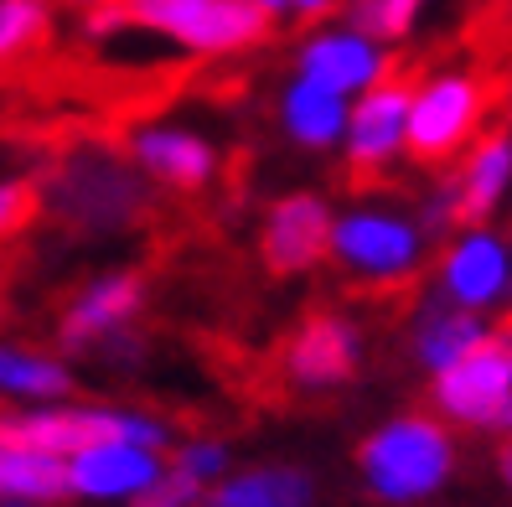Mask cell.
I'll use <instances>...</instances> for the list:
<instances>
[{"mask_svg":"<svg viewBox=\"0 0 512 507\" xmlns=\"http://www.w3.org/2000/svg\"><path fill=\"white\" fill-rule=\"evenodd\" d=\"M78 394V368L57 347H32L0 337V409L11 404H47Z\"/></svg>","mask_w":512,"mask_h":507,"instance_id":"obj_19","label":"cell"},{"mask_svg":"<svg viewBox=\"0 0 512 507\" xmlns=\"http://www.w3.org/2000/svg\"><path fill=\"white\" fill-rule=\"evenodd\" d=\"M368 368V326L342 306H316L295 321V332L280 347L285 389L306 399H331L352 389Z\"/></svg>","mask_w":512,"mask_h":507,"instance_id":"obj_8","label":"cell"},{"mask_svg":"<svg viewBox=\"0 0 512 507\" xmlns=\"http://www.w3.org/2000/svg\"><path fill=\"white\" fill-rule=\"evenodd\" d=\"M414 213H419V223L435 233V244H440L450 228H461V207H456V192H450L445 171L425 182V192H419V202H414Z\"/></svg>","mask_w":512,"mask_h":507,"instance_id":"obj_25","label":"cell"},{"mask_svg":"<svg viewBox=\"0 0 512 507\" xmlns=\"http://www.w3.org/2000/svg\"><path fill=\"white\" fill-rule=\"evenodd\" d=\"M202 497H207V487H197L192 476H182V471L161 466V476L150 482V492L135 507H202Z\"/></svg>","mask_w":512,"mask_h":507,"instance_id":"obj_27","label":"cell"},{"mask_svg":"<svg viewBox=\"0 0 512 507\" xmlns=\"http://www.w3.org/2000/svg\"><path fill=\"white\" fill-rule=\"evenodd\" d=\"M57 37V0H0V73L42 57Z\"/></svg>","mask_w":512,"mask_h":507,"instance_id":"obj_21","label":"cell"},{"mask_svg":"<svg viewBox=\"0 0 512 507\" xmlns=\"http://www.w3.org/2000/svg\"><path fill=\"white\" fill-rule=\"evenodd\" d=\"M430 259H435V233L419 223L409 202L394 197L337 202L326 270H337L352 290L399 295L430 275Z\"/></svg>","mask_w":512,"mask_h":507,"instance_id":"obj_3","label":"cell"},{"mask_svg":"<svg viewBox=\"0 0 512 507\" xmlns=\"http://www.w3.org/2000/svg\"><path fill=\"white\" fill-rule=\"evenodd\" d=\"M32 502V507H68V466L63 456H47L37 445H21L0 435V507Z\"/></svg>","mask_w":512,"mask_h":507,"instance_id":"obj_20","label":"cell"},{"mask_svg":"<svg viewBox=\"0 0 512 507\" xmlns=\"http://www.w3.org/2000/svg\"><path fill=\"white\" fill-rule=\"evenodd\" d=\"M425 404L456 435H502L512 409V321H492L466 357L425 378Z\"/></svg>","mask_w":512,"mask_h":507,"instance_id":"obj_6","label":"cell"},{"mask_svg":"<svg viewBox=\"0 0 512 507\" xmlns=\"http://www.w3.org/2000/svg\"><path fill=\"white\" fill-rule=\"evenodd\" d=\"M119 16L125 37H150L187 63H228L275 37L254 0H119Z\"/></svg>","mask_w":512,"mask_h":507,"instance_id":"obj_4","label":"cell"},{"mask_svg":"<svg viewBox=\"0 0 512 507\" xmlns=\"http://www.w3.org/2000/svg\"><path fill=\"white\" fill-rule=\"evenodd\" d=\"M254 6L269 16V26H295V32H306V26H316V21H331L342 11V0H254Z\"/></svg>","mask_w":512,"mask_h":507,"instance_id":"obj_26","label":"cell"},{"mask_svg":"<svg viewBox=\"0 0 512 507\" xmlns=\"http://www.w3.org/2000/svg\"><path fill=\"white\" fill-rule=\"evenodd\" d=\"M11 507H32V502H11Z\"/></svg>","mask_w":512,"mask_h":507,"instance_id":"obj_32","label":"cell"},{"mask_svg":"<svg viewBox=\"0 0 512 507\" xmlns=\"http://www.w3.org/2000/svg\"><path fill=\"white\" fill-rule=\"evenodd\" d=\"M42 218V182L32 171H6L0 176V249L16 244L26 228Z\"/></svg>","mask_w":512,"mask_h":507,"instance_id":"obj_24","label":"cell"},{"mask_svg":"<svg viewBox=\"0 0 512 507\" xmlns=\"http://www.w3.org/2000/svg\"><path fill=\"white\" fill-rule=\"evenodd\" d=\"M99 6H114V0H57V11H73V16H83V11H99Z\"/></svg>","mask_w":512,"mask_h":507,"instance_id":"obj_30","label":"cell"},{"mask_svg":"<svg viewBox=\"0 0 512 507\" xmlns=\"http://www.w3.org/2000/svg\"><path fill=\"white\" fill-rule=\"evenodd\" d=\"M321 482L306 461L264 456V461H233L228 476L202 497V507H316Z\"/></svg>","mask_w":512,"mask_h":507,"instance_id":"obj_17","label":"cell"},{"mask_svg":"<svg viewBox=\"0 0 512 507\" xmlns=\"http://www.w3.org/2000/svg\"><path fill=\"white\" fill-rule=\"evenodd\" d=\"M94 357H99V363H104L109 373H135V368L145 363V332H140V326H130V332L109 337Z\"/></svg>","mask_w":512,"mask_h":507,"instance_id":"obj_28","label":"cell"},{"mask_svg":"<svg viewBox=\"0 0 512 507\" xmlns=\"http://www.w3.org/2000/svg\"><path fill=\"white\" fill-rule=\"evenodd\" d=\"M342 21L378 37L383 47H404L430 16V0H342Z\"/></svg>","mask_w":512,"mask_h":507,"instance_id":"obj_22","label":"cell"},{"mask_svg":"<svg viewBox=\"0 0 512 507\" xmlns=\"http://www.w3.org/2000/svg\"><path fill=\"white\" fill-rule=\"evenodd\" d=\"M430 295L502 321L512 311V233L502 223L450 228L430 259Z\"/></svg>","mask_w":512,"mask_h":507,"instance_id":"obj_7","label":"cell"},{"mask_svg":"<svg viewBox=\"0 0 512 507\" xmlns=\"http://www.w3.org/2000/svg\"><path fill=\"white\" fill-rule=\"evenodd\" d=\"M233 461H238V456H233V445H228L223 435H213V430L176 435V440H171V451H166V466H171V471H182V476H192V482L207 487V492L223 482Z\"/></svg>","mask_w":512,"mask_h":507,"instance_id":"obj_23","label":"cell"},{"mask_svg":"<svg viewBox=\"0 0 512 507\" xmlns=\"http://www.w3.org/2000/svg\"><path fill=\"white\" fill-rule=\"evenodd\" d=\"M150 311V275L140 264H109L83 275L52 316V347L63 357H94L109 337L140 326Z\"/></svg>","mask_w":512,"mask_h":507,"instance_id":"obj_9","label":"cell"},{"mask_svg":"<svg viewBox=\"0 0 512 507\" xmlns=\"http://www.w3.org/2000/svg\"><path fill=\"white\" fill-rule=\"evenodd\" d=\"M497 88L471 63H440L409 78V166L445 171L492 125Z\"/></svg>","mask_w":512,"mask_h":507,"instance_id":"obj_5","label":"cell"},{"mask_svg":"<svg viewBox=\"0 0 512 507\" xmlns=\"http://www.w3.org/2000/svg\"><path fill=\"white\" fill-rule=\"evenodd\" d=\"M352 476L373 507H435L461 476V435L430 404L394 409L357 435Z\"/></svg>","mask_w":512,"mask_h":507,"instance_id":"obj_1","label":"cell"},{"mask_svg":"<svg viewBox=\"0 0 512 507\" xmlns=\"http://www.w3.org/2000/svg\"><path fill=\"white\" fill-rule=\"evenodd\" d=\"M0 316H6V306H0Z\"/></svg>","mask_w":512,"mask_h":507,"instance_id":"obj_33","label":"cell"},{"mask_svg":"<svg viewBox=\"0 0 512 507\" xmlns=\"http://www.w3.org/2000/svg\"><path fill=\"white\" fill-rule=\"evenodd\" d=\"M337 161L347 166L352 182H383L394 166L409 161V78L404 73L383 78L378 88L352 99Z\"/></svg>","mask_w":512,"mask_h":507,"instance_id":"obj_13","label":"cell"},{"mask_svg":"<svg viewBox=\"0 0 512 507\" xmlns=\"http://www.w3.org/2000/svg\"><path fill=\"white\" fill-rule=\"evenodd\" d=\"M492 476H497L502 492H512V440L507 435L497 440V451H492Z\"/></svg>","mask_w":512,"mask_h":507,"instance_id":"obj_29","label":"cell"},{"mask_svg":"<svg viewBox=\"0 0 512 507\" xmlns=\"http://www.w3.org/2000/svg\"><path fill=\"white\" fill-rule=\"evenodd\" d=\"M331 218H337V202H331L321 187H290L280 197H269L264 213H259V233H254L264 275L306 280V275L326 270Z\"/></svg>","mask_w":512,"mask_h":507,"instance_id":"obj_11","label":"cell"},{"mask_svg":"<svg viewBox=\"0 0 512 507\" xmlns=\"http://www.w3.org/2000/svg\"><path fill=\"white\" fill-rule=\"evenodd\" d=\"M502 435H507V440H512V409H507V420H502Z\"/></svg>","mask_w":512,"mask_h":507,"instance_id":"obj_31","label":"cell"},{"mask_svg":"<svg viewBox=\"0 0 512 507\" xmlns=\"http://www.w3.org/2000/svg\"><path fill=\"white\" fill-rule=\"evenodd\" d=\"M68 502L73 507H135L161 476L166 451L135 440H94L68 461Z\"/></svg>","mask_w":512,"mask_h":507,"instance_id":"obj_14","label":"cell"},{"mask_svg":"<svg viewBox=\"0 0 512 507\" xmlns=\"http://www.w3.org/2000/svg\"><path fill=\"white\" fill-rule=\"evenodd\" d=\"M487 326H492L487 316L461 311V306L440 301V295H425L404 321V352L419 373L435 378L440 368H450L456 357H466L481 337H487Z\"/></svg>","mask_w":512,"mask_h":507,"instance_id":"obj_18","label":"cell"},{"mask_svg":"<svg viewBox=\"0 0 512 507\" xmlns=\"http://www.w3.org/2000/svg\"><path fill=\"white\" fill-rule=\"evenodd\" d=\"M290 73L311 78L342 99H357V94H368V88H378L383 78L399 73V47H383L378 37L357 32L352 21L331 16V21H316L295 37Z\"/></svg>","mask_w":512,"mask_h":507,"instance_id":"obj_12","label":"cell"},{"mask_svg":"<svg viewBox=\"0 0 512 507\" xmlns=\"http://www.w3.org/2000/svg\"><path fill=\"white\" fill-rule=\"evenodd\" d=\"M347 109H352V99L290 73L280 83V94H275V130L300 156H337L342 130H347Z\"/></svg>","mask_w":512,"mask_h":507,"instance_id":"obj_16","label":"cell"},{"mask_svg":"<svg viewBox=\"0 0 512 507\" xmlns=\"http://www.w3.org/2000/svg\"><path fill=\"white\" fill-rule=\"evenodd\" d=\"M461 223H497L512 207V125H487L445 166Z\"/></svg>","mask_w":512,"mask_h":507,"instance_id":"obj_15","label":"cell"},{"mask_svg":"<svg viewBox=\"0 0 512 507\" xmlns=\"http://www.w3.org/2000/svg\"><path fill=\"white\" fill-rule=\"evenodd\" d=\"M119 145H125L130 166L145 176V187L156 197H202L223 176V145L207 130L187 125V119H171V114L135 119L119 135Z\"/></svg>","mask_w":512,"mask_h":507,"instance_id":"obj_10","label":"cell"},{"mask_svg":"<svg viewBox=\"0 0 512 507\" xmlns=\"http://www.w3.org/2000/svg\"><path fill=\"white\" fill-rule=\"evenodd\" d=\"M37 182H42V213L83 238L130 233L156 207V192L130 166L125 145L109 140H73L68 151H57L37 171Z\"/></svg>","mask_w":512,"mask_h":507,"instance_id":"obj_2","label":"cell"}]
</instances>
